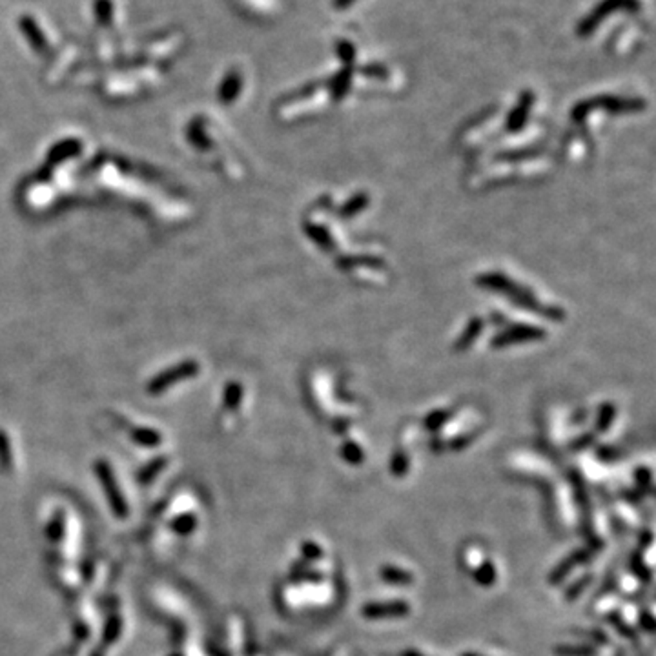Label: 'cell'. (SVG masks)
I'll return each mask as SVG.
<instances>
[{
    "mask_svg": "<svg viewBox=\"0 0 656 656\" xmlns=\"http://www.w3.org/2000/svg\"><path fill=\"white\" fill-rule=\"evenodd\" d=\"M409 611V606L405 601H388V603H371L363 607V615L368 618H392L403 617Z\"/></svg>",
    "mask_w": 656,
    "mask_h": 656,
    "instance_id": "6da1fadb",
    "label": "cell"
},
{
    "mask_svg": "<svg viewBox=\"0 0 656 656\" xmlns=\"http://www.w3.org/2000/svg\"><path fill=\"white\" fill-rule=\"evenodd\" d=\"M19 26H20V30H22V33H24L26 39L30 40V44L33 50L39 51V53L48 51V39H46V35L42 33L40 26L37 24L35 20L26 15L19 20Z\"/></svg>",
    "mask_w": 656,
    "mask_h": 656,
    "instance_id": "7a4b0ae2",
    "label": "cell"
},
{
    "mask_svg": "<svg viewBox=\"0 0 656 656\" xmlns=\"http://www.w3.org/2000/svg\"><path fill=\"white\" fill-rule=\"evenodd\" d=\"M93 11H95V19L99 24L108 26L113 20V4H111V0H95Z\"/></svg>",
    "mask_w": 656,
    "mask_h": 656,
    "instance_id": "3957f363",
    "label": "cell"
},
{
    "mask_svg": "<svg viewBox=\"0 0 656 656\" xmlns=\"http://www.w3.org/2000/svg\"><path fill=\"white\" fill-rule=\"evenodd\" d=\"M239 88H241V79H239V75H237V73H234V71H232L230 75H228V77H226V79H225V82H223V90H221V97H223V99H225V100L234 99V97H236L237 93H239Z\"/></svg>",
    "mask_w": 656,
    "mask_h": 656,
    "instance_id": "277c9868",
    "label": "cell"
},
{
    "mask_svg": "<svg viewBox=\"0 0 656 656\" xmlns=\"http://www.w3.org/2000/svg\"><path fill=\"white\" fill-rule=\"evenodd\" d=\"M381 577L385 578L386 581H391V583H406V581L412 580L411 572L401 571L400 567H385L383 572H381Z\"/></svg>",
    "mask_w": 656,
    "mask_h": 656,
    "instance_id": "5b68a950",
    "label": "cell"
},
{
    "mask_svg": "<svg viewBox=\"0 0 656 656\" xmlns=\"http://www.w3.org/2000/svg\"><path fill=\"white\" fill-rule=\"evenodd\" d=\"M483 561H485V556H483V551H481L478 545L469 547L465 551V563L471 567L472 571L480 569V567L483 565Z\"/></svg>",
    "mask_w": 656,
    "mask_h": 656,
    "instance_id": "8992f818",
    "label": "cell"
},
{
    "mask_svg": "<svg viewBox=\"0 0 656 656\" xmlns=\"http://www.w3.org/2000/svg\"><path fill=\"white\" fill-rule=\"evenodd\" d=\"M474 577H476V580L480 581V585H491L492 581H494V578H496V571H494L492 563L483 561V565L474 571Z\"/></svg>",
    "mask_w": 656,
    "mask_h": 656,
    "instance_id": "52a82bcc",
    "label": "cell"
},
{
    "mask_svg": "<svg viewBox=\"0 0 656 656\" xmlns=\"http://www.w3.org/2000/svg\"><path fill=\"white\" fill-rule=\"evenodd\" d=\"M405 656H421V655H416V653H406Z\"/></svg>",
    "mask_w": 656,
    "mask_h": 656,
    "instance_id": "ba28073f",
    "label": "cell"
},
{
    "mask_svg": "<svg viewBox=\"0 0 656 656\" xmlns=\"http://www.w3.org/2000/svg\"><path fill=\"white\" fill-rule=\"evenodd\" d=\"M463 656H474V655H463Z\"/></svg>",
    "mask_w": 656,
    "mask_h": 656,
    "instance_id": "9c48e42d",
    "label": "cell"
}]
</instances>
